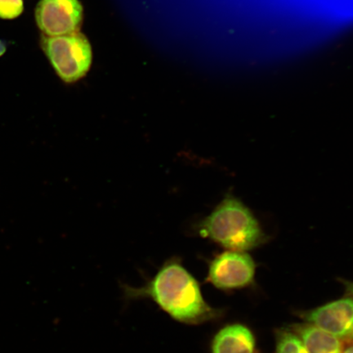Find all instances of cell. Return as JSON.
Segmentation results:
<instances>
[{"instance_id": "2", "label": "cell", "mask_w": 353, "mask_h": 353, "mask_svg": "<svg viewBox=\"0 0 353 353\" xmlns=\"http://www.w3.org/2000/svg\"><path fill=\"white\" fill-rule=\"evenodd\" d=\"M199 232L224 248L241 252L257 248L268 241L253 212L232 195L225 197L202 221Z\"/></svg>"}, {"instance_id": "13", "label": "cell", "mask_w": 353, "mask_h": 353, "mask_svg": "<svg viewBox=\"0 0 353 353\" xmlns=\"http://www.w3.org/2000/svg\"><path fill=\"white\" fill-rule=\"evenodd\" d=\"M350 289L351 290L352 293L353 294V285H352L351 287H350Z\"/></svg>"}, {"instance_id": "1", "label": "cell", "mask_w": 353, "mask_h": 353, "mask_svg": "<svg viewBox=\"0 0 353 353\" xmlns=\"http://www.w3.org/2000/svg\"><path fill=\"white\" fill-rule=\"evenodd\" d=\"M130 299L150 298L172 319L197 325L214 319L217 312L205 302L198 281L179 262L164 265L143 287H126Z\"/></svg>"}, {"instance_id": "9", "label": "cell", "mask_w": 353, "mask_h": 353, "mask_svg": "<svg viewBox=\"0 0 353 353\" xmlns=\"http://www.w3.org/2000/svg\"><path fill=\"white\" fill-rule=\"evenodd\" d=\"M276 353H308L297 334L283 331L278 334Z\"/></svg>"}, {"instance_id": "11", "label": "cell", "mask_w": 353, "mask_h": 353, "mask_svg": "<svg viewBox=\"0 0 353 353\" xmlns=\"http://www.w3.org/2000/svg\"><path fill=\"white\" fill-rule=\"evenodd\" d=\"M7 50V44L6 42H4L0 39V57L3 56L6 54Z\"/></svg>"}, {"instance_id": "8", "label": "cell", "mask_w": 353, "mask_h": 353, "mask_svg": "<svg viewBox=\"0 0 353 353\" xmlns=\"http://www.w3.org/2000/svg\"><path fill=\"white\" fill-rule=\"evenodd\" d=\"M296 331L308 353L343 352L342 343L339 338L315 325H300Z\"/></svg>"}, {"instance_id": "6", "label": "cell", "mask_w": 353, "mask_h": 353, "mask_svg": "<svg viewBox=\"0 0 353 353\" xmlns=\"http://www.w3.org/2000/svg\"><path fill=\"white\" fill-rule=\"evenodd\" d=\"M313 325L337 338L350 336L353 330V299L337 300L308 313Z\"/></svg>"}, {"instance_id": "12", "label": "cell", "mask_w": 353, "mask_h": 353, "mask_svg": "<svg viewBox=\"0 0 353 353\" xmlns=\"http://www.w3.org/2000/svg\"><path fill=\"white\" fill-rule=\"evenodd\" d=\"M342 353H353V346L347 348V350Z\"/></svg>"}, {"instance_id": "10", "label": "cell", "mask_w": 353, "mask_h": 353, "mask_svg": "<svg viewBox=\"0 0 353 353\" xmlns=\"http://www.w3.org/2000/svg\"><path fill=\"white\" fill-rule=\"evenodd\" d=\"M23 11L24 0H0V19H16Z\"/></svg>"}, {"instance_id": "4", "label": "cell", "mask_w": 353, "mask_h": 353, "mask_svg": "<svg viewBox=\"0 0 353 353\" xmlns=\"http://www.w3.org/2000/svg\"><path fill=\"white\" fill-rule=\"evenodd\" d=\"M34 19L42 34L61 37L81 30L83 10L79 0H39Z\"/></svg>"}, {"instance_id": "7", "label": "cell", "mask_w": 353, "mask_h": 353, "mask_svg": "<svg viewBox=\"0 0 353 353\" xmlns=\"http://www.w3.org/2000/svg\"><path fill=\"white\" fill-rule=\"evenodd\" d=\"M255 341L251 331L242 325L226 326L216 334L213 353H254Z\"/></svg>"}, {"instance_id": "3", "label": "cell", "mask_w": 353, "mask_h": 353, "mask_svg": "<svg viewBox=\"0 0 353 353\" xmlns=\"http://www.w3.org/2000/svg\"><path fill=\"white\" fill-rule=\"evenodd\" d=\"M41 47L57 76L65 83L79 81L86 76L91 68L90 43L81 32L61 37L42 34Z\"/></svg>"}, {"instance_id": "14", "label": "cell", "mask_w": 353, "mask_h": 353, "mask_svg": "<svg viewBox=\"0 0 353 353\" xmlns=\"http://www.w3.org/2000/svg\"><path fill=\"white\" fill-rule=\"evenodd\" d=\"M352 338H353V330H352Z\"/></svg>"}, {"instance_id": "5", "label": "cell", "mask_w": 353, "mask_h": 353, "mask_svg": "<svg viewBox=\"0 0 353 353\" xmlns=\"http://www.w3.org/2000/svg\"><path fill=\"white\" fill-rule=\"evenodd\" d=\"M254 274L255 263L249 254L229 250L212 260L209 281L219 289H236L250 284Z\"/></svg>"}]
</instances>
